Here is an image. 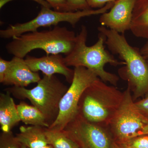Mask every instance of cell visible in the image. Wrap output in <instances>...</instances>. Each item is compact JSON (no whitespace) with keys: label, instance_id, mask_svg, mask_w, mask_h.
<instances>
[{"label":"cell","instance_id":"1","mask_svg":"<svg viewBox=\"0 0 148 148\" xmlns=\"http://www.w3.org/2000/svg\"><path fill=\"white\" fill-rule=\"evenodd\" d=\"M98 31L106 37V44L111 52L125 63L119 69L120 76L127 81L135 102L148 93V64L138 48L129 44L124 34L101 26Z\"/></svg>","mask_w":148,"mask_h":148},{"label":"cell","instance_id":"2","mask_svg":"<svg viewBox=\"0 0 148 148\" xmlns=\"http://www.w3.org/2000/svg\"><path fill=\"white\" fill-rule=\"evenodd\" d=\"M87 28L82 25L79 34L76 36L75 43L71 51L64 57V61L68 67H84L91 71L105 82H109L116 86L119 77L116 74L105 70L106 64L117 66L125 65L123 61L116 60L105 49L106 37L99 33L98 40L90 46L86 45Z\"/></svg>","mask_w":148,"mask_h":148},{"label":"cell","instance_id":"3","mask_svg":"<svg viewBox=\"0 0 148 148\" xmlns=\"http://www.w3.org/2000/svg\"><path fill=\"white\" fill-rule=\"evenodd\" d=\"M75 32L66 27L55 26L48 31L28 32L13 37L6 45L8 53L24 58L32 51H44L47 55H68L73 48L76 39Z\"/></svg>","mask_w":148,"mask_h":148},{"label":"cell","instance_id":"4","mask_svg":"<svg viewBox=\"0 0 148 148\" xmlns=\"http://www.w3.org/2000/svg\"><path fill=\"white\" fill-rule=\"evenodd\" d=\"M123 98V92L99 78L84 91L78 114L90 122L108 127Z\"/></svg>","mask_w":148,"mask_h":148},{"label":"cell","instance_id":"5","mask_svg":"<svg viewBox=\"0 0 148 148\" xmlns=\"http://www.w3.org/2000/svg\"><path fill=\"white\" fill-rule=\"evenodd\" d=\"M68 88L54 75H44L32 89L13 86L5 90L17 99L29 100L43 114L50 125L58 116L60 101Z\"/></svg>","mask_w":148,"mask_h":148},{"label":"cell","instance_id":"6","mask_svg":"<svg viewBox=\"0 0 148 148\" xmlns=\"http://www.w3.org/2000/svg\"><path fill=\"white\" fill-rule=\"evenodd\" d=\"M114 3H108L101 8L75 12H60L41 6V10L35 18L28 22L10 25L6 29L0 31L2 38L8 39L28 32L37 31L40 27L58 26L62 22L69 23L73 27L83 17L98 15L107 12L113 6Z\"/></svg>","mask_w":148,"mask_h":148},{"label":"cell","instance_id":"7","mask_svg":"<svg viewBox=\"0 0 148 148\" xmlns=\"http://www.w3.org/2000/svg\"><path fill=\"white\" fill-rule=\"evenodd\" d=\"M108 128L116 143L148 135V118L135 105L129 87L123 92L121 104Z\"/></svg>","mask_w":148,"mask_h":148},{"label":"cell","instance_id":"8","mask_svg":"<svg viewBox=\"0 0 148 148\" xmlns=\"http://www.w3.org/2000/svg\"><path fill=\"white\" fill-rule=\"evenodd\" d=\"M99 78L84 67L74 68V76L70 87L62 97L58 116L49 129L62 131L78 113V104L84 91Z\"/></svg>","mask_w":148,"mask_h":148},{"label":"cell","instance_id":"9","mask_svg":"<svg viewBox=\"0 0 148 148\" xmlns=\"http://www.w3.org/2000/svg\"><path fill=\"white\" fill-rule=\"evenodd\" d=\"M108 127L88 121L78 114L64 129L80 148H114Z\"/></svg>","mask_w":148,"mask_h":148},{"label":"cell","instance_id":"10","mask_svg":"<svg viewBox=\"0 0 148 148\" xmlns=\"http://www.w3.org/2000/svg\"><path fill=\"white\" fill-rule=\"evenodd\" d=\"M136 0H117L108 12L99 18L101 26L124 34L130 30L132 13Z\"/></svg>","mask_w":148,"mask_h":148},{"label":"cell","instance_id":"11","mask_svg":"<svg viewBox=\"0 0 148 148\" xmlns=\"http://www.w3.org/2000/svg\"><path fill=\"white\" fill-rule=\"evenodd\" d=\"M27 65L33 72L41 71L45 75H63L67 81L71 83L74 76V70L66 65L64 57L60 54H51L37 58L27 56L25 59Z\"/></svg>","mask_w":148,"mask_h":148},{"label":"cell","instance_id":"12","mask_svg":"<svg viewBox=\"0 0 148 148\" xmlns=\"http://www.w3.org/2000/svg\"><path fill=\"white\" fill-rule=\"evenodd\" d=\"M41 79L38 73L30 69L25 59L14 56L10 61V66L2 84L25 87L31 84L38 83Z\"/></svg>","mask_w":148,"mask_h":148},{"label":"cell","instance_id":"13","mask_svg":"<svg viewBox=\"0 0 148 148\" xmlns=\"http://www.w3.org/2000/svg\"><path fill=\"white\" fill-rule=\"evenodd\" d=\"M9 92L0 93V126L2 132H9L21 121L13 98Z\"/></svg>","mask_w":148,"mask_h":148},{"label":"cell","instance_id":"14","mask_svg":"<svg viewBox=\"0 0 148 148\" xmlns=\"http://www.w3.org/2000/svg\"><path fill=\"white\" fill-rule=\"evenodd\" d=\"M45 127L38 126H21L16 135L17 140L26 148H41L49 145Z\"/></svg>","mask_w":148,"mask_h":148},{"label":"cell","instance_id":"15","mask_svg":"<svg viewBox=\"0 0 148 148\" xmlns=\"http://www.w3.org/2000/svg\"><path fill=\"white\" fill-rule=\"evenodd\" d=\"M130 30L135 37L148 40V0H136Z\"/></svg>","mask_w":148,"mask_h":148},{"label":"cell","instance_id":"16","mask_svg":"<svg viewBox=\"0 0 148 148\" xmlns=\"http://www.w3.org/2000/svg\"><path fill=\"white\" fill-rule=\"evenodd\" d=\"M16 108L21 121L24 124L45 128L50 126L43 114L33 105L22 101L16 105Z\"/></svg>","mask_w":148,"mask_h":148},{"label":"cell","instance_id":"17","mask_svg":"<svg viewBox=\"0 0 148 148\" xmlns=\"http://www.w3.org/2000/svg\"><path fill=\"white\" fill-rule=\"evenodd\" d=\"M45 133L49 145L53 148H80L64 130L58 131L45 128Z\"/></svg>","mask_w":148,"mask_h":148},{"label":"cell","instance_id":"18","mask_svg":"<svg viewBox=\"0 0 148 148\" xmlns=\"http://www.w3.org/2000/svg\"><path fill=\"white\" fill-rule=\"evenodd\" d=\"M120 148H148V135H142L116 143Z\"/></svg>","mask_w":148,"mask_h":148},{"label":"cell","instance_id":"19","mask_svg":"<svg viewBox=\"0 0 148 148\" xmlns=\"http://www.w3.org/2000/svg\"><path fill=\"white\" fill-rule=\"evenodd\" d=\"M22 147L11 131L1 133L0 148H21Z\"/></svg>","mask_w":148,"mask_h":148},{"label":"cell","instance_id":"20","mask_svg":"<svg viewBox=\"0 0 148 148\" xmlns=\"http://www.w3.org/2000/svg\"><path fill=\"white\" fill-rule=\"evenodd\" d=\"M69 12L91 9L86 0H67Z\"/></svg>","mask_w":148,"mask_h":148},{"label":"cell","instance_id":"21","mask_svg":"<svg viewBox=\"0 0 148 148\" xmlns=\"http://www.w3.org/2000/svg\"><path fill=\"white\" fill-rule=\"evenodd\" d=\"M54 10L60 12H69L67 0H45Z\"/></svg>","mask_w":148,"mask_h":148},{"label":"cell","instance_id":"22","mask_svg":"<svg viewBox=\"0 0 148 148\" xmlns=\"http://www.w3.org/2000/svg\"><path fill=\"white\" fill-rule=\"evenodd\" d=\"M135 104L140 112L148 118V93L143 99L135 101Z\"/></svg>","mask_w":148,"mask_h":148},{"label":"cell","instance_id":"23","mask_svg":"<svg viewBox=\"0 0 148 148\" xmlns=\"http://www.w3.org/2000/svg\"><path fill=\"white\" fill-rule=\"evenodd\" d=\"M117 0H86L88 5L90 8H101L108 3L114 2Z\"/></svg>","mask_w":148,"mask_h":148},{"label":"cell","instance_id":"24","mask_svg":"<svg viewBox=\"0 0 148 148\" xmlns=\"http://www.w3.org/2000/svg\"><path fill=\"white\" fill-rule=\"evenodd\" d=\"M10 64V61H7L1 57L0 58V82L1 83H2Z\"/></svg>","mask_w":148,"mask_h":148},{"label":"cell","instance_id":"25","mask_svg":"<svg viewBox=\"0 0 148 148\" xmlns=\"http://www.w3.org/2000/svg\"><path fill=\"white\" fill-rule=\"evenodd\" d=\"M13 1L14 0H0V8L1 9L7 3ZM31 1H34L38 3L41 6L48 8H51L49 4L45 0H31Z\"/></svg>","mask_w":148,"mask_h":148},{"label":"cell","instance_id":"26","mask_svg":"<svg viewBox=\"0 0 148 148\" xmlns=\"http://www.w3.org/2000/svg\"><path fill=\"white\" fill-rule=\"evenodd\" d=\"M140 52L146 60H148V40L140 49Z\"/></svg>","mask_w":148,"mask_h":148},{"label":"cell","instance_id":"27","mask_svg":"<svg viewBox=\"0 0 148 148\" xmlns=\"http://www.w3.org/2000/svg\"><path fill=\"white\" fill-rule=\"evenodd\" d=\"M41 148H53V147H52L50 145H47L45 146V147H42Z\"/></svg>","mask_w":148,"mask_h":148},{"label":"cell","instance_id":"28","mask_svg":"<svg viewBox=\"0 0 148 148\" xmlns=\"http://www.w3.org/2000/svg\"><path fill=\"white\" fill-rule=\"evenodd\" d=\"M114 148H120L119 147H118L117 145L115 143H114Z\"/></svg>","mask_w":148,"mask_h":148},{"label":"cell","instance_id":"29","mask_svg":"<svg viewBox=\"0 0 148 148\" xmlns=\"http://www.w3.org/2000/svg\"><path fill=\"white\" fill-rule=\"evenodd\" d=\"M26 148L24 147H23V146H22V148Z\"/></svg>","mask_w":148,"mask_h":148},{"label":"cell","instance_id":"30","mask_svg":"<svg viewBox=\"0 0 148 148\" xmlns=\"http://www.w3.org/2000/svg\"><path fill=\"white\" fill-rule=\"evenodd\" d=\"M147 63L148 64V60H147Z\"/></svg>","mask_w":148,"mask_h":148}]
</instances>
